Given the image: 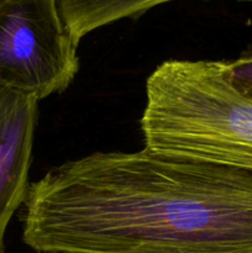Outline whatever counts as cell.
<instances>
[{
    "instance_id": "5",
    "label": "cell",
    "mask_w": 252,
    "mask_h": 253,
    "mask_svg": "<svg viewBox=\"0 0 252 253\" xmlns=\"http://www.w3.org/2000/svg\"><path fill=\"white\" fill-rule=\"evenodd\" d=\"M64 24L79 43L94 30L120 21L137 19L152 7L173 0H57Z\"/></svg>"
},
{
    "instance_id": "4",
    "label": "cell",
    "mask_w": 252,
    "mask_h": 253,
    "mask_svg": "<svg viewBox=\"0 0 252 253\" xmlns=\"http://www.w3.org/2000/svg\"><path fill=\"white\" fill-rule=\"evenodd\" d=\"M39 100L0 86V253L7 225L29 192Z\"/></svg>"
},
{
    "instance_id": "6",
    "label": "cell",
    "mask_w": 252,
    "mask_h": 253,
    "mask_svg": "<svg viewBox=\"0 0 252 253\" xmlns=\"http://www.w3.org/2000/svg\"><path fill=\"white\" fill-rule=\"evenodd\" d=\"M224 66L232 85L252 100V51L234 61H224Z\"/></svg>"
},
{
    "instance_id": "2",
    "label": "cell",
    "mask_w": 252,
    "mask_h": 253,
    "mask_svg": "<svg viewBox=\"0 0 252 253\" xmlns=\"http://www.w3.org/2000/svg\"><path fill=\"white\" fill-rule=\"evenodd\" d=\"M145 147L252 172V100L224 61L163 62L146 82Z\"/></svg>"
},
{
    "instance_id": "3",
    "label": "cell",
    "mask_w": 252,
    "mask_h": 253,
    "mask_svg": "<svg viewBox=\"0 0 252 253\" xmlns=\"http://www.w3.org/2000/svg\"><path fill=\"white\" fill-rule=\"evenodd\" d=\"M78 42L57 0H0V86L37 100L66 90L79 71Z\"/></svg>"
},
{
    "instance_id": "1",
    "label": "cell",
    "mask_w": 252,
    "mask_h": 253,
    "mask_svg": "<svg viewBox=\"0 0 252 253\" xmlns=\"http://www.w3.org/2000/svg\"><path fill=\"white\" fill-rule=\"evenodd\" d=\"M22 207L41 253H252L251 170L148 147L53 167Z\"/></svg>"
},
{
    "instance_id": "7",
    "label": "cell",
    "mask_w": 252,
    "mask_h": 253,
    "mask_svg": "<svg viewBox=\"0 0 252 253\" xmlns=\"http://www.w3.org/2000/svg\"><path fill=\"white\" fill-rule=\"evenodd\" d=\"M237 1H247V2H252V0H237Z\"/></svg>"
}]
</instances>
